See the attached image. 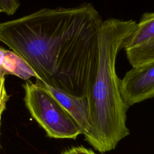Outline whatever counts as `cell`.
<instances>
[{
	"label": "cell",
	"mask_w": 154,
	"mask_h": 154,
	"mask_svg": "<svg viewBox=\"0 0 154 154\" xmlns=\"http://www.w3.org/2000/svg\"><path fill=\"white\" fill-rule=\"evenodd\" d=\"M23 88L27 108L49 137L76 139L81 134L73 117L39 81L28 79Z\"/></svg>",
	"instance_id": "2"
},
{
	"label": "cell",
	"mask_w": 154,
	"mask_h": 154,
	"mask_svg": "<svg viewBox=\"0 0 154 154\" xmlns=\"http://www.w3.org/2000/svg\"><path fill=\"white\" fill-rule=\"evenodd\" d=\"M19 6V0H0V11L7 15L14 14Z\"/></svg>",
	"instance_id": "6"
},
{
	"label": "cell",
	"mask_w": 154,
	"mask_h": 154,
	"mask_svg": "<svg viewBox=\"0 0 154 154\" xmlns=\"http://www.w3.org/2000/svg\"><path fill=\"white\" fill-rule=\"evenodd\" d=\"M61 154H96L91 149H88L83 146H76L70 148Z\"/></svg>",
	"instance_id": "7"
},
{
	"label": "cell",
	"mask_w": 154,
	"mask_h": 154,
	"mask_svg": "<svg viewBox=\"0 0 154 154\" xmlns=\"http://www.w3.org/2000/svg\"><path fill=\"white\" fill-rule=\"evenodd\" d=\"M60 103L76 122L81 134L86 135L90 125L88 114V106L86 97L70 94L63 90L57 89L36 79Z\"/></svg>",
	"instance_id": "5"
},
{
	"label": "cell",
	"mask_w": 154,
	"mask_h": 154,
	"mask_svg": "<svg viewBox=\"0 0 154 154\" xmlns=\"http://www.w3.org/2000/svg\"><path fill=\"white\" fill-rule=\"evenodd\" d=\"M102 22L91 3L45 8L0 23V41L29 65L36 79L85 97L96 71Z\"/></svg>",
	"instance_id": "1"
},
{
	"label": "cell",
	"mask_w": 154,
	"mask_h": 154,
	"mask_svg": "<svg viewBox=\"0 0 154 154\" xmlns=\"http://www.w3.org/2000/svg\"><path fill=\"white\" fill-rule=\"evenodd\" d=\"M6 49L2 47H0V77L2 78H5V73L3 69V63L5 58Z\"/></svg>",
	"instance_id": "8"
},
{
	"label": "cell",
	"mask_w": 154,
	"mask_h": 154,
	"mask_svg": "<svg viewBox=\"0 0 154 154\" xmlns=\"http://www.w3.org/2000/svg\"><path fill=\"white\" fill-rule=\"evenodd\" d=\"M120 90L129 107L154 97V61L132 67L121 79Z\"/></svg>",
	"instance_id": "4"
},
{
	"label": "cell",
	"mask_w": 154,
	"mask_h": 154,
	"mask_svg": "<svg viewBox=\"0 0 154 154\" xmlns=\"http://www.w3.org/2000/svg\"><path fill=\"white\" fill-rule=\"evenodd\" d=\"M123 49L132 67L154 61V12L143 14Z\"/></svg>",
	"instance_id": "3"
}]
</instances>
